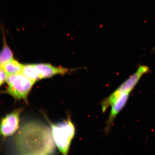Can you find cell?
I'll return each mask as SVG.
<instances>
[{"label":"cell","mask_w":155,"mask_h":155,"mask_svg":"<svg viewBox=\"0 0 155 155\" xmlns=\"http://www.w3.org/2000/svg\"><path fill=\"white\" fill-rule=\"evenodd\" d=\"M7 82L8 87L4 92L17 100L27 102V98L35 82L29 79L22 73L8 75Z\"/></svg>","instance_id":"3957f363"},{"label":"cell","mask_w":155,"mask_h":155,"mask_svg":"<svg viewBox=\"0 0 155 155\" xmlns=\"http://www.w3.org/2000/svg\"><path fill=\"white\" fill-rule=\"evenodd\" d=\"M17 145L22 154H48L54 150L50 132L44 126L37 123H28L19 131Z\"/></svg>","instance_id":"6da1fadb"},{"label":"cell","mask_w":155,"mask_h":155,"mask_svg":"<svg viewBox=\"0 0 155 155\" xmlns=\"http://www.w3.org/2000/svg\"><path fill=\"white\" fill-rule=\"evenodd\" d=\"M39 79L49 78L56 75L65 74L69 70L62 67H57L50 64H34Z\"/></svg>","instance_id":"8992f818"},{"label":"cell","mask_w":155,"mask_h":155,"mask_svg":"<svg viewBox=\"0 0 155 155\" xmlns=\"http://www.w3.org/2000/svg\"><path fill=\"white\" fill-rule=\"evenodd\" d=\"M0 75H1V79H0V84L1 86L2 85L4 84L6 81H7V78L8 75L4 71V70L1 68V71H0Z\"/></svg>","instance_id":"8fae6325"},{"label":"cell","mask_w":155,"mask_h":155,"mask_svg":"<svg viewBox=\"0 0 155 155\" xmlns=\"http://www.w3.org/2000/svg\"><path fill=\"white\" fill-rule=\"evenodd\" d=\"M21 73L29 79L35 82L39 79L34 64L24 65Z\"/></svg>","instance_id":"9c48e42d"},{"label":"cell","mask_w":155,"mask_h":155,"mask_svg":"<svg viewBox=\"0 0 155 155\" xmlns=\"http://www.w3.org/2000/svg\"><path fill=\"white\" fill-rule=\"evenodd\" d=\"M52 134L55 144L62 154L67 155L75 134L74 125L70 120L51 125Z\"/></svg>","instance_id":"7a4b0ae2"},{"label":"cell","mask_w":155,"mask_h":155,"mask_svg":"<svg viewBox=\"0 0 155 155\" xmlns=\"http://www.w3.org/2000/svg\"><path fill=\"white\" fill-rule=\"evenodd\" d=\"M150 68L148 66L144 65L139 66L135 73L122 83L111 95L105 98L106 103L108 106H111L122 95L125 93H130L141 77L150 72Z\"/></svg>","instance_id":"277c9868"},{"label":"cell","mask_w":155,"mask_h":155,"mask_svg":"<svg viewBox=\"0 0 155 155\" xmlns=\"http://www.w3.org/2000/svg\"><path fill=\"white\" fill-rule=\"evenodd\" d=\"M129 94L130 93H125L123 94L112 104V109L109 117L107 121L106 127L105 129L106 133L109 131L110 127H111L116 116L123 109L127 103Z\"/></svg>","instance_id":"52a82bcc"},{"label":"cell","mask_w":155,"mask_h":155,"mask_svg":"<svg viewBox=\"0 0 155 155\" xmlns=\"http://www.w3.org/2000/svg\"><path fill=\"white\" fill-rule=\"evenodd\" d=\"M21 112V109H17L2 120L1 133L3 137L12 135L18 129Z\"/></svg>","instance_id":"5b68a950"},{"label":"cell","mask_w":155,"mask_h":155,"mask_svg":"<svg viewBox=\"0 0 155 155\" xmlns=\"http://www.w3.org/2000/svg\"><path fill=\"white\" fill-rule=\"evenodd\" d=\"M3 47L1 51L0 56L1 66L12 60L13 59V54L12 51L8 46L5 41L4 42Z\"/></svg>","instance_id":"30bf717a"},{"label":"cell","mask_w":155,"mask_h":155,"mask_svg":"<svg viewBox=\"0 0 155 155\" xmlns=\"http://www.w3.org/2000/svg\"><path fill=\"white\" fill-rule=\"evenodd\" d=\"M24 65L14 59L12 60L1 66L2 68L8 75L22 73Z\"/></svg>","instance_id":"ba28073f"}]
</instances>
